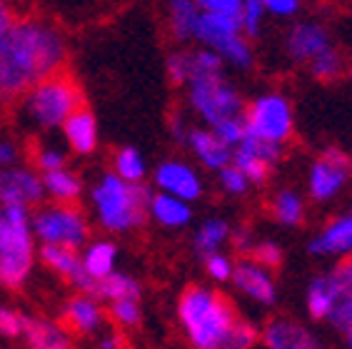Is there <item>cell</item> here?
<instances>
[{
	"instance_id": "d6a6232c",
	"label": "cell",
	"mask_w": 352,
	"mask_h": 349,
	"mask_svg": "<svg viewBox=\"0 0 352 349\" xmlns=\"http://www.w3.org/2000/svg\"><path fill=\"white\" fill-rule=\"evenodd\" d=\"M68 168V150L55 142H38L33 148V170L35 172H55Z\"/></svg>"
},
{
	"instance_id": "52a82bcc",
	"label": "cell",
	"mask_w": 352,
	"mask_h": 349,
	"mask_svg": "<svg viewBox=\"0 0 352 349\" xmlns=\"http://www.w3.org/2000/svg\"><path fill=\"white\" fill-rule=\"evenodd\" d=\"M30 225L41 247H65L80 252L90 240V220L78 205H41L30 212Z\"/></svg>"
},
{
	"instance_id": "d6986e66",
	"label": "cell",
	"mask_w": 352,
	"mask_h": 349,
	"mask_svg": "<svg viewBox=\"0 0 352 349\" xmlns=\"http://www.w3.org/2000/svg\"><path fill=\"white\" fill-rule=\"evenodd\" d=\"M21 342L25 349H75V337L47 315H25Z\"/></svg>"
},
{
	"instance_id": "9a60e30c",
	"label": "cell",
	"mask_w": 352,
	"mask_h": 349,
	"mask_svg": "<svg viewBox=\"0 0 352 349\" xmlns=\"http://www.w3.org/2000/svg\"><path fill=\"white\" fill-rule=\"evenodd\" d=\"M280 160H283V150L265 145V142L250 140L245 137L235 150H232L230 165L237 168L245 174V180L250 182L252 188H263L272 177V172L278 170Z\"/></svg>"
},
{
	"instance_id": "f35d334b",
	"label": "cell",
	"mask_w": 352,
	"mask_h": 349,
	"mask_svg": "<svg viewBox=\"0 0 352 349\" xmlns=\"http://www.w3.org/2000/svg\"><path fill=\"white\" fill-rule=\"evenodd\" d=\"M223 70H225L223 60L212 50H208V47L190 50V73H192L190 80H195V78H210V75H223Z\"/></svg>"
},
{
	"instance_id": "1f68e13d",
	"label": "cell",
	"mask_w": 352,
	"mask_h": 349,
	"mask_svg": "<svg viewBox=\"0 0 352 349\" xmlns=\"http://www.w3.org/2000/svg\"><path fill=\"white\" fill-rule=\"evenodd\" d=\"M307 70H310V75L315 80L332 82V80H338L340 75H342V70H345V58H342V53H340L338 47L332 45L330 50L320 53L315 60L307 63Z\"/></svg>"
},
{
	"instance_id": "8d00e7d4",
	"label": "cell",
	"mask_w": 352,
	"mask_h": 349,
	"mask_svg": "<svg viewBox=\"0 0 352 349\" xmlns=\"http://www.w3.org/2000/svg\"><path fill=\"white\" fill-rule=\"evenodd\" d=\"M250 257L252 262H258L260 267L270 269V272H275V269L283 264L285 260V249L283 245H280L278 240H270V237H263V240H255V245H252L250 249Z\"/></svg>"
},
{
	"instance_id": "e0dca14e",
	"label": "cell",
	"mask_w": 352,
	"mask_h": 349,
	"mask_svg": "<svg viewBox=\"0 0 352 349\" xmlns=\"http://www.w3.org/2000/svg\"><path fill=\"white\" fill-rule=\"evenodd\" d=\"M283 47H285V55L292 63L307 65L320 53H325V50L332 47L330 30L318 21H295L287 27V33H285Z\"/></svg>"
},
{
	"instance_id": "ac0fdd59",
	"label": "cell",
	"mask_w": 352,
	"mask_h": 349,
	"mask_svg": "<svg viewBox=\"0 0 352 349\" xmlns=\"http://www.w3.org/2000/svg\"><path fill=\"white\" fill-rule=\"evenodd\" d=\"M260 344L265 349H322L320 337L292 317H272L260 329Z\"/></svg>"
},
{
	"instance_id": "cb8c5ba5",
	"label": "cell",
	"mask_w": 352,
	"mask_h": 349,
	"mask_svg": "<svg viewBox=\"0 0 352 349\" xmlns=\"http://www.w3.org/2000/svg\"><path fill=\"white\" fill-rule=\"evenodd\" d=\"M195 212L192 205L177 200V197L163 195V192H150L148 197V220H153L157 227L170 229V232H180L190 227Z\"/></svg>"
},
{
	"instance_id": "5bb4252c",
	"label": "cell",
	"mask_w": 352,
	"mask_h": 349,
	"mask_svg": "<svg viewBox=\"0 0 352 349\" xmlns=\"http://www.w3.org/2000/svg\"><path fill=\"white\" fill-rule=\"evenodd\" d=\"M58 322L73 337H98L108 327V315L100 300H95L88 292H75L60 304Z\"/></svg>"
},
{
	"instance_id": "7dc6e473",
	"label": "cell",
	"mask_w": 352,
	"mask_h": 349,
	"mask_svg": "<svg viewBox=\"0 0 352 349\" xmlns=\"http://www.w3.org/2000/svg\"><path fill=\"white\" fill-rule=\"evenodd\" d=\"M95 349H128V342L118 329H102L100 335L95 337Z\"/></svg>"
},
{
	"instance_id": "9c48e42d",
	"label": "cell",
	"mask_w": 352,
	"mask_h": 349,
	"mask_svg": "<svg viewBox=\"0 0 352 349\" xmlns=\"http://www.w3.org/2000/svg\"><path fill=\"white\" fill-rule=\"evenodd\" d=\"M192 41L200 43V47L212 50L223 60V65H230L235 70H250L255 65L252 43L243 35L237 18L200 13Z\"/></svg>"
},
{
	"instance_id": "7a4b0ae2",
	"label": "cell",
	"mask_w": 352,
	"mask_h": 349,
	"mask_svg": "<svg viewBox=\"0 0 352 349\" xmlns=\"http://www.w3.org/2000/svg\"><path fill=\"white\" fill-rule=\"evenodd\" d=\"M175 317L190 349H223L243 315L230 297L212 284H188L177 297Z\"/></svg>"
},
{
	"instance_id": "4316f807",
	"label": "cell",
	"mask_w": 352,
	"mask_h": 349,
	"mask_svg": "<svg viewBox=\"0 0 352 349\" xmlns=\"http://www.w3.org/2000/svg\"><path fill=\"white\" fill-rule=\"evenodd\" d=\"M230 220H225V217H205L195 227L192 237H190V245H192V252L200 260H205V257L217 255V252H225V247L230 245Z\"/></svg>"
},
{
	"instance_id": "277c9868",
	"label": "cell",
	"mask_w": 352,
	"mask_h": 349,
	"mask_svg": "<svg viewBox=\"0 0 352 349\" xmlns=\"http://www.w3.org/2000/svg\"><path fill=\"white\" fill-rule=\"evenodd\" d=\"M38 242L30 225V210L0 207V287L18 292L33 280Z\"/></svg>"
},
{
	"instance_id": "ba28073f",
	"label": "cell",
	"mask_w": 352,
	"mask_h": 349,
	"mask_svg": "<svg viewBox=\"0 0 352 349\" xmlns=\"http://www.w3.org/2000/svg\"><path fill=\"white\" fill-rule=\"evenodd\" d=\"M185 87H188V108L192 110L195 117H200L203 128L212 130L225 120L243 117V95L225 75L195 78Z\"/></svg>"
},
{
	"instance_id": "44dd1931",
	"label": "cell",
	"mask_w": 352,
	"mask_h": 349,
	"mask_svg": "<svg viewBox=\"0 0 352 349\" xmlns=\"http://www.w3.org/2000/svg\"><path fill=\"white\" fill-rule=\"evenodd\" d=\"M345 289V280L340 277L338 267L318 272L305 287V312L312 322L325 324L327 315H330L332 304L340 297V292Z\"/></svg>"
},
{
	"instance_id": "836d02e7",
	"label": "cell",
	"mask_w": 352,
	"mask_h": 349,
	"mask_svg": "<svg viewBox=\"0 0 352 349\" xmlns=\"http://www.w3.org/2000/svg\"><path fill=\"white\" fill-rule=\"evenodd\" d=\"M108 322L116 324L118 332H130L142 324V307L140 300H125V302H113L105 307Z\"/></svg>"
},
{
	"instance_id": "d4e9b609",
	"label": "cell",
	"mask_w": 352,
	"mask_h": 349,
	"mask_svg": "<svg viewBox=\"0 0 352 349\" xmlns=\"http://www.w3.org/2000/svg\"><path fill=\"white\" fill-rule=\"evenodd\" d=\"M63 140L73 150L75 155H93L100 142V133H98V120L88 108L75 110L68 120L63 122Z\"/></svg>"
},
{
	"instance_id": "816d5d0a",
	"label": "cell",
	"mask_w": 352,
	"mask_h": 349,
	"mask_svg": "<svg viewBox=\"0 0 352 349\" xmlns=\"http://www.w3.org/2000/svg\"><path fill=\"white\" fill-rule=\"evenodd\" d=\"M338 272H340V277L345 280V284L352 289V257H347V260H342L340 262V267H338Z\"/></svg>"
},
{
	"instance_id": "6da1fadb",
	"label": "cell",
	"mask_w": 352,
	"mask_h": 349,
	"mask_svg": "<svg viewBox=\"0 0 352 349\" xmlns=\"http://www.w3.org/2000/svg\"><path fill=\"white\" fill-rule=\"evenodd\" d=\"M68 58L65 35L45 21H15L0 43V105L15 102L41 80L60 73Z\"/></svg>"
},
{
	"instance_id": "4fadbf2b",
	"label": "cell",
	"mask_w": 352,
	"mask_h": 349,
	"mask_svg": "<svg viewBox=\"0 0 352 349\" xmlns=\"http://www.w3.org/2000/svg\"><path fill=\"white\" fill-rule=\"evenodd\" d=\"M312 257L320 260H347L352 257V202L345 210L327 217L307 242Z\"/></svg>"
},
{
	"instance_id": "f907efd6",
	"label": "cell",
	"mask_w": 352,
	"mask_h": 349,
	"mask_svg": "<svg viewBox=\"0 0 352 349\" xmlns=\"http://www.w3.org/2000/svg\"><path fill=\"white\" fill-rule=\"evenodd\" d=\"M170 130H173V135H175V140L185 142V135H188L190 125L183 120V117H180V115H175V117H173V125H170Z\"/></svg>"
},
{
	"instance_id": "30bf717a",
	"label": "cell",
	"mask_w": 352,
	"mask_h": 349,
	"mask_svg": "<svg viewBox=\"0 0 352 349\" xmlns=\"http://www.w3.org/2000/svg\"><path fill=\"white\" fill-rule=\"evenodd\" d=\"M352 185V157L340 148L320 150L305 170V197L315 205H332Z\"/></svg>"
},
{
	"instance_id": "4dcf8cb0",
	"label": "cell",
	"mask_w": 352,
	"mask_h": 349,
	"mask_svg": "<svg viewBox=\"0 0 352 349\" xmlns=\"http://www.w3.org/2000/svg\"><path fill=\"white\" fill-rule=\"evenodd\" d=\"M113 174H118L120 180L130 182V185H142L148 177V160L142 157V153L138 148H118L113 155Z\"/></svg>"
},
{
	"instance_id": "60d3db41",
	"label": "cell",
	"mask_w": 352,
	"mask_h": 349,
	"mask_svg": "<svg viewBox=\"0 0 352 349\" xmlns=\"http://www.w3.org/2000/svg\"><path fill=\"white\" fill-rule=\"evenodd\" d=\"M215 174H217V188L228 197H245L252 190L250 182L245 180V174L237 168H232V165H228V168H223Z\"/></svg>"
},
{
	"instance_id": "e575fe53",
	"label": "cell",
	"mask_w": 352,
	"mask_h": 349,
	"mask_svg": "<svg viewBox=\"0 0 352 349\" xmlns=\"http://www.w3.org/2000/svg\"><path fill=\"white\" fill-rule=\"evenodd\" d=\"M325 324L335 332H340L342 337L352 335V289L345 284V289L340 292V297L332 304L330 315H327Z\"/></svg>"
},
{
	"instance_id": "7c38bea8",
	"label": "cell",
	"mask_w": 352,
	"mask_h": 349,
	"mask_svg": "<svg viewBox=\"0 0 352 349\" xmlns=\"http://www.w3.org/2000/svg\"><path fill=\"white\" fill-rule=\"evenodd\" d=\"M230 284L245 302L255 304V307H260V309H272L280 300L275 272L260 267L258 262H252L250 257L235 260Z\"/></svg>"
},
{
	"instance_id": "db71d44e",
	"label": "cell",
	"mask_w": 352,
	"mask_h": 349,
	"mask_svg": "<svg viewBox=\"0 0 352 349\" xmlns=\"http://www.w3.org/2000/svg\"><path fill=\"white\" fill-rule=\"evenodd\" d=\"M0 349H3V347H0Z\"/></svg>"
},
{
	"instance_id": "ffe728a7",
	"label": "cell",
	"mask_w": 352,
	"mask_h": 349,
	"mask_svg": "<svg viewBox=\"0 0 352 349\" xmlns=\"http://www.w3.org/2000/svg\"><path fill=\"white\" fill-rule=\"evenodd\" d=\"M38 262L50 275H55L63 282H68L75 292H88V295L93 292V282L82 272L80 252L65 247H38Z\"/></svg>"
},
{
	"instance_id": "ab89813d",
	"label": "cell",
	"mask_w": 352,
	"mask_h": 349,
	"mask_svg": "<svg viewBox=\"0 0 352 349\" xmlns=\"http://www.w3.org/2000/svg\"><path fill=\"white\" fill-rule=\"evenodd\" d=\"M205 275L212 284H230L232 280V269H235V260H232L228 252H217L203 260Z\"/></svg>"
},
{
	"instance_id": "c3c4849f",
	"label": "cell",
	"mask_w": 352,
	"mask_h": 349,
	"mask_svg": "<svg viewBox=\"0 0 352 349\" xmlns=\"http://www.w3.org/2000/svg\"><path fill=\"white\" fill-rule=\"evenodd\" d=\"M18 160H21V148L13 140L3 137L0 140V170L18 168Z\"/></svg>"
},
{
	"instance_id": "b9f144b4",
	"label": "cell",
	"mask_w": 352,
	"mask_h": 349,
	"mask_svg": "<svg viewBox=\"0 0 352 349\" xmlns=\"http://www.w3.org/2000/svg\"><path fill=\"white\" fill-rule=\"evenodd\" d=\"M25 315L13 304L0 302V339H21Z\"/></svg>"
},
{
	"instance_id": "ee69618b",
	"label": "cell",
	"mask_w": 352,
	"mask_h": 349,
	"mask_svg": "<svg viewBox=\"0 0 352 349\" xmlns=\"http://www.w3.org/2000/svg\"><path fill=\"white\" fill-rule=\"evenodd\" d=\"M258 3L263 5L267 18H278V21L298 18L302 8V0H258Z\"/></svg>"
},
{
	"instance_id": "8fae6325",
	"label": "cell",
	"mask_w": 352,
	"mask_h": 349,
	"mask_svg": "<svg viewBox=\"0 0 352 349\" xmlns=\"http://www.w3.org/2000/svg\"><path fill=\"white\" fill-rule=\"evenodd\" d=\"M153 185H155V192L177 197L188 205H195L205 195L203 172L192 162L180 160V157H170V160L160 162L153 172Z\"/></svg>"
},
{
	"instance_id": "681fc988",
	"label": "cell",
	"mask_w": 352,
	"mask_h": 349,
	"mask_svg": "<svg viewBox=\"0 0 352 349\" xmlns=\"http://www.w3.org/2000/svg\"><path fill=\"white\" fill-rule=\"evenodd\" d=\"M15 25L13 8L8 5V0H0V43L6 41V35L10 33V27Z\"/></svg>"
},
{
	"instance_id": "7402d4cb",
	"label": "cell",
	"mask_w": 352,
	"mask_h": 349,
	"mask_svg": "<svg viewBox=\"0 0 352 349\" xmlns=\"http://www.w3.org/2000/svg\"><path fill=\"white\" fill-rule=\"evenodd\" d=\"M183 145L190 150V155L195 157L197 165L205 170H210V172H220V170L228 168L232 160V150L208 128L190 125Z\"/></svg>"
},
{
	"instance_id": "8992f818",
	"label": "cell",
	"mask_w": 352,
	"mask_h": 349,
	"mask_svg": "<svg viewBox=\"0 0 352 349\" xmlns=\"http://www.w3.org/2000/svg\"><path fill=\"white\" fill-rule=\"evenodd\" d=\"M245 137L285 150L298 130L295 105L283 90H263L243 110Z\"/></svg>"
},
{
	"instance_id": "83f0119b",
	"label": "cell",
	"mask_w": 352,
	"mask_h": 349,
	"mask_svg": "<svg viewBox=\"0 0 352 349\" xmlns=\"http://www.w3.org/2000/svg\"><path fill=\"white\" fill-rule=\"evenodd\" d=\"M41 177H43V192L55 205H78V200L82 197L85 185H82L80 174L73 172L70 168L45 172Z\"/></svg>"
},
{
	"instance_id": "2e32d148",
	"label": "cell",
	"mask_w": 352,
	"mask_h": 349,
	"mask_svg": "<svg viewBox=\"0 0 352 349\" xmlns=\"http://www.w3.org/2000/svg\"><path fill=\"white\" fill-rule=\"evenodd\" d=\"M45 200L43 192V177L33 168H10L0 170V207H41Z\"/></svg>"
},
{
	"instance_id": "484cf974",
	"label": "cell",
	"mask_w": 352,
	"mask_h": 349,
	"mask_svg": "<svg viewBox=\"0 0 352 349\" xmlns=\"http://www.w3.org/2000/svg\"><path fill=\"white\" fill-rule=\"evenodd\" d=\"M267 212H270L272 222H278L280 227H302L307 220V197L298 188H278L270 195Z\"/></svg>"
},
{
	"instance_id": "3957f363",
	"label": "cell",
	"mask_w": 352,
	"mask_h": 349,
	"mask_svg": "<svg viewBox=\"0 0 352 349\" xmlns=\"http://www.w3.org/2000/svg\"><path fill=\"white\" fill-rule=\"evenodd\" d=\"M148 197L150 192L142 185H130L118 174L102 172L90 188L95 225L113 237L138 232L148 220Z\"/></svg>"
},
{
	"instance_id": "f546056e",
	"label": "cell",
	"mask_w": 352,
	"mask_h": 349,
	"mask_svg": "<svg viewBox=\"0 0 352 349\" xmlns=\"http://www.w3.org/2000/svg\"><path fill=\"white\" fill-rule=\"evenodd\" d=\"M197 21H200V8L195 5V0H170L168 3V27L175 41H192Z\"/></svg>"
},
{
	"instance_id": "d590c367",
	"label": "cell",
	"mask_w": 352,
	"mask_h": 349,
	"mask_svg": "<svg viewBox=\"0 0 352 349\" xmlns=\"http://www.w3.org/2000/svg\"><path fill=\"white\" fill-rule=\"evenodd\" d=\"M265 21H267V15H265L263 5H260L258 0H243L240 13H237V25H240V30H243V35L248 41L250 38H260Z\"/></svg>"
},
{
	"instance_id": "74e56055",
	"label": "cell",
	"mask_w": 352,
	"mask_h": 349,
	"mask_svg": "<svg viewBox=\"0 0 352 349\" xmlns=\"http://www.w3.org/2000/svg\"><path fill=\"white\" fill-rule=\"evenodd\" d=\"M260 344V327L248 317H240L225 339L223 349H255Z\"/></svg>"
},
{
	"instance_id": "5b68a950",
	"label": "cell",
	"mask_w": 352,
	"mask_h": 349,
	"mask_svg": "<svg viewBox=\"0 0 352 349\" xmlns=\"http://www.w3.org/2000/svg\"><path fill=\"white\" fill-rule=\"evenodd\" d=\"M23 117L38 130H58L82 108V90L68 73H53L23 95Z\"/></svg>"
},
{
	"instance_id": "7bdbcfd3",
	"label": "cell",
	"mask_w": 352,
	"mask_h": 349,
	"mask_svg": "<svg viewBox=\"0 0 352 349\" xmlns=\"http://www.w3.org/2000/svg\"><path fill=\"white\" fill-rule=\"evenodd\" d=\"M165 70H168V78L175 85H188L192 73H190V50H175V53L168 55V63H165Z\"/></svg>"
},
{
	"instance_id": "603a6c76",
	"label": "cell",
	"mask_w": 352,
	"mask_h": 349,
	"mask_svg": "<svg viewBox=\"0 0 352 349\" xmlns=\"http://www.w3.org/2000/svg\"><path fill=\"white\" fill-rule=\"evenodd\" d=\"M118 260H120V247L116 240L110 237H90L88 245L80 249V264L82 272L88 275L93 287L108 275H113L118 269Z\"/></svg>"
},
{
	"instance_id": "bcb514c9",
	"label": "cell",
	"mask_w": 352,
	"mask_h": 349,
	"mask_svg": "<svg viewBox=\"0 0 352 349\" xmlns=\"http://www.w3.org/2000/svg\"><path fill=\"white\" fill-rule=\"evenodd\" d=\"M255 232L250 227H232V237H230V245L240 252V255H250L252 245H255Z\"/></svg>"
},
{
	"instance_id": "f5cc1de1",
	"label": "cell",
	"mask_w": 352,
	"mask_h": 349,
	"mask_svg": "<svg viewBox=\"0 0 352 349\" xmlns=\"http://www.w3.org/2000/svg\"><path fill=\"white\" fill-rule=\"evenodd\" d=\"M345 349H352V335L345 337Z\"/></svg>"
},
{
	"instance_id": "f1b7e54d",
	"label": "cell",
	"mask_w": 352,
	"mask_h": 349,
	"mask_svg": "<svg viewBox=\"0 0 352 349\" xmlns=\"http://www.w3.org/2000/svg\"><path fill=\"white\" fill-rule=\"evenodd\" d=\"M90 295L95 300H100L105 307L113 302H125V300H140L142 297V284L138 277H133L130 272H120L116 269L113 275H108L105 280L95 284Z\"/></svg>"
},
{
	"instance_id": "f6af8a7d",
	"label": "cell",
	"mask_w": 352,
	"mask_h": 349,
	"mask_svg": "<svg viewBox=\"0 0 352 349\" xmlns=\"http://www.w3.org/2000/svg\"><path fill=\"white\" fill-rule=\"evenodd\" d=\"M195 5L200 8V13L237 18V13H240V5H243V0H195Z\"/></svg>"
}]
</instances>
